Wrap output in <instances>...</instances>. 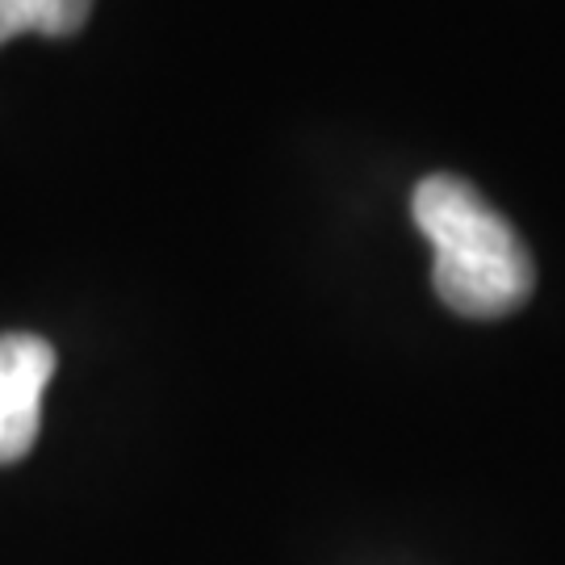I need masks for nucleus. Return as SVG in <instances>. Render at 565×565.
<instances>
[{
  "label": "nucleus",
  "instance_id": "nucleus-1",
  "mask_svg": "<svg viewBox=\"0 0 565 565\" xmlns=\"http://www.w3.org/2000/svg\"><path fill=\"white\" fill-rule=\"evenodd\" d=\"M411 214L436 252L431 281L448 310L503 319L532 298L536 264L527 243L469 181L452 172L427 177L415 184Z\"/></svg>",
  "mask_w": 565,
  "mask_h": 565
},
{
  "label": "nucleus",
  "instance_id": "nucleus-2",
  "mask_svg": "<svg viewBox=\"0 0 565 565\" xmlns=\"http://www.w3.org/2000/svg\"><path fill=\"white\" fill-rule=\"evenodd\" d=\"M55 377V348L30 335H0V465L21 461L42 427V394Z\"/></svg>",
  "mask_w": 565,
  "mask_h": 565
},
{
  "label": "nucleus",
  "instance_id": "nucleus-3",
  "mask_svg": "<svg viewBox=\"0 0 565 565\" xmlns=\"http://www.w3.org/2000/svg\"><path fill=\"white\" fill-rule=\"evenodd\" d=\"M51 21V0H0V46L18 34H46Z\"/></svg>",
  "mask_w": 565,
  "mask_h": 565
},
{
  "label": "nucleus",
  "instance_id": "nucleus-4",
  "mask_svg": "<svg viewBox=\"0 0 565 565\" xmlns=\"http://www.w3.org/2000/svg\"><path fill=\"white\" fill-rule=\"evenodd\" d=\"M93 13V0H51V21H46V39H67L84 30V21Z\"/></svg>",
  "mask_w": 565,
  "mask_h": 565
}]
</instances>
